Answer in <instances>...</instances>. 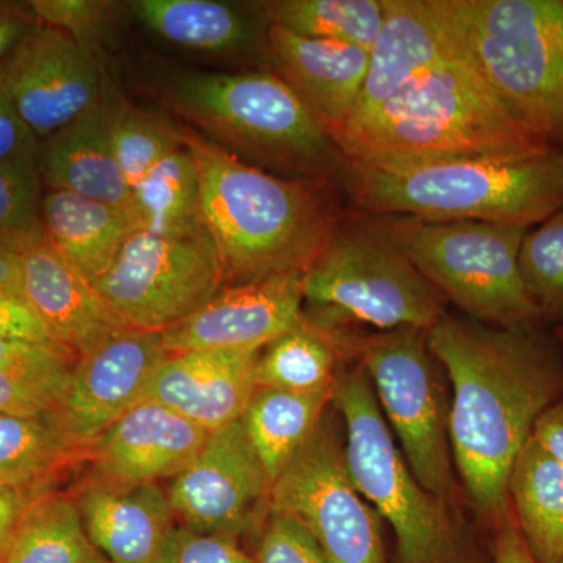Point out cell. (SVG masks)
<instances>
[{"mask_svg": "<svg viewBox=\"0 0 563 563\" xmlns=\"http://www.w3.org/2000/svg\"><path fill=\"white\" fill-rule=\"evenodd\" d=\"M38 165L47 190L69 191L92 201L132 209L131 187L111 147L110 107L103 102L49 139L40 141Z\"/></svg>", "mask_w": 563, "mask_h": 563, "instance_id": "cell-23", "label": "cell"}, {"mask_svg": "<svg viewBox=\"0 0 563 563\" xmlns=\"http://www.w3.org/2000/svg\"><path fill=\"white\" fill-rule=\"evenodd\" d=\"M110 135L114 158L131 190L157 163L185 144L181 131L135 107H110Z\"/></svg>", "mask_w": 563, "mask_h": 563, "instance_id": "cell-36", "label": "cell"}, {"mask_svg": "<svg viewBox=\"0 0 563 563\" xmlns=\"http://www.w3.org/2000/svg\"><path fill=\"white\" fill-rule=\"evenodd\" d=\"M51 492L44 485H21L0 479V561L22 515L36 499Z\"/></svg>", "mask_w": 563, "mask_h": 563, "instance_id": "cell-41", "label": "cell"}, {"mask_svg": "<svg viewBox=\"0 0 563 563\" xmlns=\"http://www.w3.org/2000/svg\"><path fill=\"white\" fill-rule=\"evenodd\" d=\"M429 347L451 384V454L485 523L509 512V479L536 422L563 395V350L554 333L503 329L444 314Z\"/></svg>", "mask_w": 563, "mask_h": 563, "instance_id": "cell-1", "label": "cell"}, {"mask_svg": "<svg viewBox=\"0 0 563 563\" xmlns=\"http://www.w3.org/2000/svg\"><path fill=\"white\" fill-rule=\"evenodd\" d=\"M33 16L43 25L68 33L81 46L99 40L111 22V3L96 0H32Z\"/></svg>", "mask_w": 563, "mask_h": 563, "instance_id": "cell-37", "label": "cell"}, {"mask_svg": "<svg viewBox=\"0 0 563 563\" xmlns=\"http://www.w3.org/2000/svg\"><path fill=\"white\" fill-rule=\"evenodd\" d=\"M168 357L161 332L121 329L77 361L65 402L49 420L84 457L102 432L141 402Z\"/></svg>", "mask_w": 563, "mask_h": 563, "instance_id": "cell-15", "label": "cell"}, {"mask_svg": "<svg viewBox=\"0 0 563 563\" xmlns=\"http://www.w3.org/2000/svg\"><path fill=\"white\" fill-rule=\"evenodd\" d=\"M332 140L346 161L374 166L510 161L551 152L496 98L463 47L421 70L368 117L347 122Z\"/></svg>", "mask_w": 563, "mask_h": 563, "instance_id": "cell-3", "label": "cell"}, {"mask_svg": "<svg viewBox=\"0 0 563 563\" xmlns=\"http://www.w3.org/2000/svg\"><path fill=\"white\" fill-rule=\"evenodd\" d=\"M131 211L140 231L155 235H184L206 228L198 168L185 144L132 188Z\"/></svg>", "mask_w": 563, "mask_h": 563, "instance_id": "cell-30", "label": "cell"}, {"mask_svg": "<svg viewBox=\"0 0 563 563\" xmlns=\"http://www.w3.org/2000/svg\"><path fill=\"white\" fill-rule=\"evenodd\" d=\"M355 487L395 532L401 563H463L453 506L426 490L395 442L361 366L340 372L332 399Z\"/></svg>", "mask_w": 563, "mask_h": 563, "instance_id": "cell-9", "label": "cell"}, {"mask_svg": "<svg viewBox=\"0 0 563 563\" xmlns=\"http://www.w3.org/2000/svg\"><path fill=\"white\" fill-rule=\"evenodd\" d=\"M38 143L11 103L0 77V162L38 151Z\"/></svg>", "mask_w": 563, "mask_h": 563, "instance_id": "cell-42", "label": "cell"}, {"mask_svg": "<svg viewBox=\"0 0 563 563\" xmlns=\"http://www.w3.org/2000/svg\"><path fill=\"white\" fill-rule=\"evenodd\" d=\"M24 124L43 141L102 102L98 66L68 33L40 24L0 69Z\"/></svg>", "mask_w": 563, "mask_h": 563, "instance_id": "cell-14", "label": "cell"}, {"mask_svg": "<svg viewBox=\"0 0 563 563\" xmlns=\"http://www.w3.org/2000/svg\"><path fill=\"white\" fill-rule=\"evenodd\" d=\"M344 358L333 329L303 320L261 351L255 365L257 387L295 393L335 388Z\"/></svg>", "mask_w": 563, "mask_h": 563, "instance_id": "cell-28", "label": "cell"}, {"mask_svg": "<svg viewBox=\"0 0 563 563\" xmlns=\"http://www.w3.org/2000/svg\"><path fill=\"white\" fill-rule=\"evenodd\" d=\"M76 363L55 344L0 340V413L54 417L68 395Z\"/></svg>", "mask_w": 563, "mask_h": 563, "instance_id": "cell-27", "label": "cell"}, {"mask_svg": "<svg viewBox=\"0 0 563 563\" xmlns=\"http://www.w3.org/2000/svg\"><path fill=\"white\" fill-rule=\"evenodd\" d=\"M0 288L22 292V272L20 255L0 247Z\"/></svg>", "mask_w": 563, "mask_h": 563, "instance_id": "cell-46", "label": "cell"}, {"mask_svg": "<svg viewBox=\"0 0 563 563\" xmlns=\"http://www.w3.org/2000/svg\"><path fill=\"white\" fill-rule=\"evenodd\" d=\"M99 554L74 496L49 492L22 515L0 563H92Z\"/></svg>", "mask_w": 563, "mask_h": 563, "instance_id": "cell-31", "label": "cell"}, {"mask_svg": "<svg viewBox=\"0 0 563 563\" xmlns=\"http://www.w3.org/2000/svg\"><path fill=\"white\" fill-rule=\"evenodd\" d=\"M210 432L162 404H136L85 450L92 479L117 485L173 479L202 450Z\"/></svg>", "mask_w": 563, "mask_h": 563, "instance_id": "cell-17", "label": "cell"}, {"mask_svg": "<svg viewBox=\"0 0 563 563\" xmlns=\"http://www.w3.org/2000/svg\"><path fill=\"white\" fill-rule=\"evenodd\" d=\"M255 563H331L312 533L287 515L269 512L262 526Z\"/></svg>", "mask_w": 563, "mask_h": 563, "instance_id": "cell-38", "label": "cell"}, {"mask_svg": "<svg viewBox=\"0 0 563 563\" xmlns=\"http://www.w3.org/2000/svg\"><path fill=\"white\" fill-rule=\"evenodd\" d=\"M174 106L236 158L285 179L339 184L346 157L279 74H188Z\"/></svg>", "mask_w": 563, "mask_h": 563, "instance_id": "cell-5", "label": "cell"}, {"mask_svg": "<svg viewBox=\"0 0 563 563\" xmlns=\"http://www.w3.org/2000/svg\"><path fill=\"white\" fill-rule=\"evenodd\" d=\"M383 2V27L369 51L361 98L347 122L368 117L421 70L462 49L443 0Z\"/></svg>", "mask_w": 563, "mask_h": 563, "instance_id": "cell-18", "label": "cell"}, {"mask_svg": "<svg viewBox=\"0 0 563 563\" xmlns=\"http://www.w3.org/2000/svg\"><path fill=\"white\" fill-rule=\"evenodd\" d=\"M333 391L335 388L295 393L257 387L251 396L240 421L272 487L320 428L332 406Z\"/></svg>", "mask_w": 563, "mask_h": 563, "instance_id": "cell-25", "label": "cell"}, {"mask_svg": "<svg viewBox=\"0 0 563 563\" xmlns=\"http://www.w3.org/2000/svg\"><path fill=\"white\" fill-rule=\"evenodd\" d=\"M77 457L49 418L0 413V479L51 487L55 474Z\"/></svg>", "mask_w": 563, "mask_h": 563, "instance_id": "cell-33", "label": "cell"}, {"mask_svg": "<svg viewBox=\"0 0 563 563\" xmlns=\"http://www.w3.org/2000/svg\"><path fill=\"white\" fill-rule=\"evenodd\" d=\"M354 213V211H352ZM358 214L466 317L503 329L547 328L521 279L525 225Z\"/></svg>", "mask_w": 563, "mask_h": 563, "instance_id": "cell-7", "label": "cell"}, {"mask_svg": "<svg viewBox=\"0 0 563 563\" xmlns=\"http://www.w3.org/2000/svg\"><path fill=\"white\" fill-rule=\"evenodd\" d=\"M269 512L301 523L331 563H387L383 520L352 481L332 415L273 484Z\"/></svg>", "mask_w": 563, "mask_h": 563, "instance_id": "cell-12", "label": "cell"}, {"mask_svg": "<svg viewBox=\"0 0 563 563\" xmlns=\"http://www.w3.org/2000/svg\"><path fill=\"white\" fill-rule=\"evenodd\" d=\"M0 340L55 344L24 295L9 288H0Z\"/></svg>", "mask_w": 563, "mask_h": 563, "instance_id": "cell-40", "label": "cell"}, {"mask_svg": "<svg viewBox=\"0 0 563 563\" xmlns=\"http://www.w3.org/2000/svg\"><path fill=\"white\" fill-rule=\"evenodd\" d=\"M22 295L62 350L79 361L110 335L125 329L91 282L49 243L20 255Z\"/></svg>", "mask_w": 563, "mask_h": 563, "instance_id": "cell-20", "label": "cell"}, {"mask_svg": "<svg viewBox=\"0 0 563 563\" xmlns=\"http://www.w3.org/2000/svg\"><path fill=\"white\" fill-rule=\"evenodd\" d=\"M339 185L354 213L532 228L563 209V152L402 166L346 161Z\"/></svg>", "mask_w": 563, "mask_h": 563, "instance_id": "cell-4", "label": "cell"}, {"mask_svg": "<svg viewBox=\"0 0 563 563\" xmlns=\"http://www.w3.org/2000/svg\"><path fill=\"white\" fill-rule=\"evenodd\" d=\"M261 351L203 350L169 354L155 372L143 401L168 407L207 432L242 418L257 390Z\"/></svg>", "mask_w": 563, "mask_h": 563, "instance_id": "cell-19", "label": "cell"}, {"mask_svg": "<svg viewBox=\"0 0 563 563\" xmlns=\"http://www.w3.org/2000/svg\"><path fill=\"white\" fill-rule=\"evenodd\" d=\"M518 265L544 325L563 328V209L526 232Z\"/></svg>", "mask_w": 563, "mask_h": 563, "instance_id": "cell-35", "label": "cell"}, {"mask_svg": "<svg viewBox=\"0 0 563 563\" xmlns=\"http://www.w3.org/2000/svg\"><path fill=\"white\" fill-rule=\"evenodd\" d=\"M43 199L38 151L0 162V247L22 255L47 242Z\"/></svg>", "mask_w": 563, "mask_h": 563, "instance_id": "cell-34", "label": "cell"}, {"mask_svg": "<svg viewBox=\"0 0 563 563\" xmlns=\"http://www.w3.org/2000/svg\"><path fill=\"white\" fill-rule=\"evenodd\" d=\"M509 507L537 563L563 559V465L533 437L509 479Z\"/></svg>", "mask_w": 563, "mask_h": 563, "instance_id": "cell-26", "label": "cell"}, {"mask_svg": "<svg viewBox=\"0 0 563 563\" xmlns=\"http://www.w3.org/2000/svg\"><path fill=\"white\" fill-rule=\"evenodd\" d=\"M551 332L554 333L555 339H558V342L561 343L563 350V328L551 329Z\"/></svg>", "mask_w": 563, "mask_h": 563, "instance_id": "cell-47", "label": "cell"}, {"mask_svg": "<svg viewBox=\"0 0 563 563\" xmlns=\"http://www.w3.org/2000/svg\"><path fill=\"white\" fill-rule=\"evenodd\" d=\"M40 22L33 16L29 3L0 2V69L9 62L13 52L25 36L38 27Z\"/></svg>", "mask_w": 563, "mask_h": 563, "instance_id": "cell-43", "label": "cell"}, {"mask_svg": "<svg viewBox=\"0 0 563 563\" xmlns=\"http://www.w3.org/2000/svg\"><path fill=\"white\" fill-rule=\"evenodd\" d=\"M166 495L184 526L236 539L262 529L272 484L239 420L209 433L198 455L173 477Z\"/></svg>", "mask_w": 563, "mask_h": 563, "instance_id": "cell-13", "label": "cell"}, {"mask_svg": "<svg viewBox=\"0 0 563 563\" xmlns=\"http://www.w3.org/2000/svg\"><path fill=\"white\" fill-rule=\"evenodd\" d=\"M125 329L163 332L191 317L224 287L207 228L184 235L136 231L92 284Z\"/></svg>", "mask_w": 563, "mask_h": 563, "instance_id": "cell-11", "label": "cell"}, {"mask_svg": "<svg viewBox=\"0 0 563 563\" xmlns=\"http://www.w3.org/2000/svg\"><path fill=\"white\" fill-rule=\"evenodd\" d=\"M301 277L222 287L198 312L161 332L165 350L262 351L303 320Z\"/></svg>", "mask_w": 563, "mask_h": 563, "instance_id": "cell-16", "label": "cell"}, {"mask_svg": "<svg viewBox=\"0 0 563 563\" xmlns=\"http://www.w3.org/2000/svg\"><path fill=\"white\" fill-rule=\"evenodd\" d=\"M268 46L280 79L333 139L354 113L369 52L336 41L307 38L269 24Z\"/></svg>", "mask_w": 563, "mask_h": 563, "instance_id": "cell-21", "label": "cell"}, {"mask_svg": "<svg viewBox=\"0 0 563 563\" xmlns=\"http://www.w3.org/2000/svg\"><path fill=\"white\" fill-rule=\"evenodd\" d=\"M96 550L113 563H158L176 515L158 484L91 479L74 496Z\"/></svg>", "mask_w": 563, "mask_h": 563, "instance_id": "cell-22", "label": "cell"}, {"mask_svg": "<svg viewBox=\"0 0 563 563\" xmlns=\"http://www.w3.org/2000/svg\"><path fill=\"white\" fill-rule=\"evenodd\" d=\"M92 563H113V562H110V561H109V559L103 558V555H102V554H99V555H98V559H96V561H95V562H92Z\"/></svg>", "mask_w": 563, "mask_h": 563, "instance_id": "cell-48", "label": "cell"}, {"mask_svg": "<svg viewBox=\"0 0 563 563\" xmlns=\"http://www.w3.org/2000/svg\"><path fill=\"white\" fill-rule=\"evenodd\" d=\"M344 358L361 366L401 453L426 490L454 504L450 398L444 369L429 347L428 331L399 328L363 333L333 329Z\"/></svg>", "mask_w": 563, "mask_h": 563, "instance_id": "cell-10", "label": "cell"}, {"mask_svg": "<svg viewBox=\"0 0 563 563\" xmlns=\"http://www.w3.org/2000/svg\"><path fill=\"white\" fill-rule=\"evenodd\" d=\"M301 280L303 314L322 328L431 331L446 314L443 296L351 210Z\"/></svg>", "mask_w": 563, "mask_h": 563, "instance_id": "cell-8", "label": "cell"}, {"mask_svg": "<svg viewBox=\"0 0 563 563\" xmlns=\"http://www.w3.org/2000/svg\"><path fill=\"white\" fill-rule=\"evenodd\" d=\"M132 10L155 35L187 49L239 51L254 35L239 10L214 0H139Z\"/></svg>", "mask_w": 563, "mask_h": 563, "instance_id": "cell-29", "label": "cell"}, {"mask_svg": "<svg viewBox=\"0 0 563 563\" xmlns=\"http://www.w3.org/2000/svg\"><path fill=\"white\" fill-rule=\"evenodd\" d=\"M493 563H537L518 531L512 512H507L495 526Z\"/></svg>", "mask_w": 563, "mask_h": 563, "instance_id": "cell-44", "label": "cell"}, {"mask_svg": "<svg viewBox=\"0 0 563 563\" xmlns=\"http://www.w3.org/2000/svg\"><path fill=\"white\" fill-rule=\"evenodd\" d=\"M158 563H255L233 537L174 526Z\"/></svg>", "mask_w": 563, "mask_h": 563, "instance_id": "cell-39", "label": "cell"}, {"mask_svg": "<svg viewBox=\"0 0 563 563\" xmlns=\"http://www.w3.org/2000/svg\"><path fill=\"white\" fill-rule=\"evenodd\" d=\"M43 222L47 243L91 284L140 231L131 211L60 190L44 191Z\"/></svg>", "mask_w": 563, "mask_h": 563, "instance_id": "cell-24", "label": "cell"}, {"mask_svg": "<svg viewBox=\"0 0 563 563\" xmlns=\"http://www.w3.org/2000/svg\"><path fill=\"white\" fill-rule=\"evenodd\" d=\"M559 563H563V559H562V561H561V562H559Z\"/></svg>", "mask_w": 563, "mask_h": 563, "instance_id": "cell-49", "label": "cell"}, {"mask_svg": "<svg viewBox=\"0 0 563 563\" xmlns=\"http://www.w3.org/2000/svg\"><path fill=\"white\" fill-rule=\"evenodd\" d=\"M181 133L198 168L202 221L224 287L302 276L346 213L340 185L274 176L206 136Z\"/></svg>", "mask_w": 563, "mask_h": 563, "instance_id": "cell-2", "label": "cell"}, {"mask_svg": "<svg viewBox=\"0 0 563 563\" xmlns=\"http://www.w3.org/2000/svg\"><path fill=\"white\" fill-rule=\"evenodd\" d=\"M463 51L515 120L563 152V0H443Z\"/></svg>", "mask_w": 563, "mask_h": 563, "instance_id": "cell-6", "label": "cell"}, {"mask_svg": "<svg viewBox=\"0 0 563 563\" xmlns=\"http://www.w3.org/2000/svg\"><path fill=\"white\" fill-rule=\"evenodd\" d=\"M269 24L307 38L372 51L384 22L383 0H276L263 5Z\"/></svg>", "mask_w": 563, "mask_h": 563, "instance_id": "cell-32", "label": "cell"}, {"mask_svg": "<svg viewBox=\"0 0 563 563\" xmlns=\"http://www.w3.org/2000/svg\"><path fill=\"white\" fill-rule=\"evenodd\" d=\"M532 437L563 465V395L537 420Z\"/></svg>", "mask_w": 563, "mask_h": 563, "instance_id": "cell-45", "label": "cell"}]
</instances>
